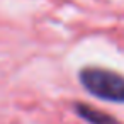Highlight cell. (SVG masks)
Here are the masks:
<instances>
[{
  "instance_id": "7a4b0ae2",
  "label": "cell",
  "mask_w": 124,
  "mask_h": 124,
  "mask_svg": "<svg viewBox=\"0 0 124 124\" xmlns=\"http://www.w3.org/2000/svg\"><path fill=\"white\" fill-rule=\"evenodd\" d=\"M75 112L83 121H87L88 124H121L110 114H107L104 110H99V109H93L92 105H87V104H82V102L75 104Z\"/></svg>"
},
{
  "instance_id": "6da1fadb",
  "label": "cell",
  "mask_w": 124,
  "mask_h": 124,
  "mask_svg": "<svg viewBox=\"0 0 124 124\" xmlns=\"http://www.w3.org/2000/svg\"><path fill=\"white\" fill-rule=\"evenodd\" d=\"M78 80L82 87L95 99L112 104H124V77L117 71L85 66L80 70Z\"/></svg>"
}]
</instances>
